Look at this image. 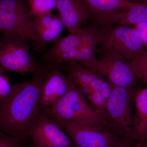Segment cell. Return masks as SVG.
Returning <instances> with one entry per match:
<instances>
[{
  "instance_id": "obj_1",
  "label": "cell",
  "mask_w": 147,
  "mask_h": 147,
  "mask_svg": "<svg viewBox=\"0 0 147 147\" xmlns=\"http://www.w3.org/2000/svg\"><path fill=\"white\" fill-rule=\"evenodd\" d=\"M55 64L42 63L28 81L12 85L9 94L0 101V130L25 143L41 111L40 91L47 74Z\"/></svg>"
},
{
  "instance_id": "obj_2",
  "label": "cell",
  "mask_w": 147,
  "mask_h": 147,
  "mask_svg": "<svg viewBox=\"0 0 147 147\" xmlns=\"http://www.w3.org/2000/svg\"><path fill=\"white\" fill-rule=\"evenodd\" d=\"M42 110L55 120L72 121L108 131L105 115L92 106L75 84L54 105Z\"/></svg>"
},
{
  "instance_id": "obj_3",
  "label": "cell",
  "mask_w": 147,
  "mask_h": 147,
  "mask_svg": "<svg viewBox=\"0 0 147 147\" xmlns=\"http://www.w3.org/2000/svg\"><path fill=\"white\" fill-rule=\"evenodd\" d=\"M139 88L113 86L105 106L108 131L119 137L132 138L134 97Z\"/></svg>"
},
{
  "instance_id": "obj_4",
  "label": "cell",
  "mask_w": 147,
  "mask_h": 147,
  "mask_svg": "<svg viewBox=\"0 0 147 147\" xmlns=\"http://www.w3.org/2000/svg\"><path fill=\"white\" fill-rule=\"evenodd\" d=\"M64 69L92 106L105 115L113 85L104 76L74 61L65 64Z\"/></svg>"
},
{
  "instance_id": "obj_5",
  "label": "cell",
  "mask_w": 147,
  "mask_h": 147,
  "mask_svg": "<svg viewBox=\"0 0 147 147\" xmlns=\"http://www.w3.org/2000/svg\"><path fill=\"white\" fill-rule=\"evenodd\" d=\"M99 50L131 61L147 47L134 27L107 23L99 25Z\"/></svg>"
},
{
  "instance_id": "obj_6",
  "label": "cell",
  "mask_w": 147,
  "mask_h": 147,
  "mask_svg": "<svg viewBox=\"0 0 147 147\" xmlns=\"http://www.w3.org/2000/svg\"><path fill=\"white\" fill-rule=\"evenodd\" d=\"M29 41L16 33L2 32L0 37V66L9 71L24 75L35 72L41 64L32 57Z\"/></svg>"
},
{
  "instance_id": "obj_7",
  "label": "cell",
  "mask_w": 147,
  "mask_h": 147,
  "mask_svg": "<svg viewBox=\"0 0 147 147\" xmlns=\"http://www.w3.org/2000/svg\"><path fill=\"white\" fill-rule=\"evenodd\" d=\"M26 0H0V31L16 33L29 41L45 47L33 26Z\"/></svg>"
},
{
  "instance_id": "obj_8",
  "label": "cell",
  "mask_w": 147,
  "mask_h": 147,
  "mask_svg": "<svg viewBox=\"0 0 147 147\" xmlns=\"http://www.w3.org/2000/svg\"><path fill=\"white\" fill-rule=\"evenodd\" d=\"M97 54L98 58L88 69L105 77L113 86L138 88L130 61L116 54L103 52L98 48Z\"/></svg>"
},
{
  "instance_id": "obj_9",
  "label": "cell",
  "mask_w": 147,
  "mask_h": 147,
  "mask_svg": "<svg viewBox=\"0 0 147 147\" xmlns=\"http://www.w3.org/2000/svg\"><path fill=\"white\" fill-rule=\"evenodd\" d=\"M54 120L67 134L75 147H117L121 140V137L99 127L72 121Z\"/></svg>"
},
{
  "instance_id": "obj_10",
  "label": "cell",
  "mask_w": 147,
  "mask_h": 147,
  "mask_svg": "<svg viewBox=\"0 0 147 147\" xmlns=\"http://www.w3.org/2000/svg\"><path fill=\"white\" fill-rule=\"evenodd\" d=\"M34 147H75L62 128L41 110L30 133Z\"/></svg>"
},
{
  "instance_id": "obj_11",
  "label": "cell",
  "mask_w": 147,
  "mask_h": 147,
  "mask_svg": "<svg viewBox=\"0 0 147 147\" xmlns=\"http://www.w3.org/2000/svg\"><path fill=\"white\" fill-rule=\"evenodd\" d=\"M83 34L81 29L75 34L58 40L40 58L42 63L59 65L76 61L79 49L86 42Z\"/></svg>"
},
{
  "instance_id": "obj_12",
  "label": "cell",
  "mask_w": 147,
  "mask_h": 147,
  "mask_svg": "<svg viewBox=\"0 0 147 147\" xmlns=\"http://www.w3.org/2000/svg\"><path fill=\"white\" fill-rule=\"evenodd\" d=\"M75 85L69 76H66L58 67H55L45 76L40 91V105L45 110L54 105Z\"/></svg>"
},
{
  "instance_id": "obj_13",
  "label": "cell",
  "mask_w": 147,
  "mask_h": 147,
  "mask_svg": "<svg viewBox=\"0 0 147 147\" xmlns=\"http://www.w3.org/2000/svg\"><path fill=\"white\" fill-rule=\"evenodd\" d=\"M56 9L65 28L70 34H75L92 20L88 9L80 0H57Z\"/></svg>"
},
{
  "instance_id": "obj_14",
  "label": "cell",
  "mask_w": 147,
  "mask_h": 147,
  "mask_svg": "<svg viewBox=\"0 0 147 147\" xmlns=\"http://www.w3.org/2000/svg\"><path fill=\"white\" fill-rule=\"evenodd\" d=\"M88 9L94 23L98 25L112 23L121 10L130 8L136 2L128 0H80Z\"/></svg>"
},
{
  "instance_id": "obj_15",
  "label": "cell",
  "mask_w": 147,
  "mask_h": 147,
  "mask_svg": "<svg viewBox=\"0 0 147 147\" xmlns=\"http://www.w3.org/2000/svg\"><path fill=\"white\" fill-rule=\"evenodd\" d=\"M132 136L140 143L147 140V86L138 89L134 94Z\"/></svg>"
},
{
  "instance_id": "obj_16",
  "label": "cell",
  "mask_w": 147,
  "mask_h": 147,
  "mask_svg": "<svg viewBox=\"0 0 147 147\" xmlns=\"http://www.w3.org/2000/svg\"><path fill=\"white\" fill-rule=\"evenodd\" d=\"M147 23V4L137 2L130 8L121 10L113 18L112 23L131 26Z\"/></svg>"
},
{
  "instance_id": "obj_17",
  "label": "cell",
  "mask_w": 147,
  "mask_h": 147,
  "mask_svg": "<svg viewBox=\"0 0 147 147\" xmlns=\"http://www.w3.org/2000/svg\"><path fill=\"white\" fill-rule=\"evenodd\" d=\"M130 64L137 82L147 86V48L137 54L130 61Z\"/></svg>"
},
{
  "instance_id": "obj_18",
  "label": "cell",
  "mask_w": 147,
  "mask_h": 147,
  "mask_svg": "<svg viewBox=\"0 0 147 147\" xmlns=\"http://www.w3.org/2000/svg\"><path fill=\"white\" fill-rule=\"evenodd\" d=\"M64 26L59 16H56L47 28L38 34L40 39L45 47L47 44L57 41L62 33Z\"/></svg>"
},
{
  "instance_id": "obj_19",
  "label": "cell",
  "mask_w": 147,
  "mask_h": 147,
  "mask_svg": "<svg viewBox=\"0 0 147 147\" xmlns=\"http://www.w3.org/2000/svg\"><path fill=\"white\" fill-rule=\"evenodd\" d=\"M28 5L31 16L35 17L56 9L57 0H28Z\"/></svg>"
},
{
  "instance_id": "obj_20",
  "label": "cell",
  "mask_w": 147,
  "mask_h": 147,
  "mask_svg": "<svg viewBox=\"0 0 147 147\" xmlns=\"http://www.w3.org/2000/svg\"><path fill=\"white\" fill-rule=\"evenodd\" d=\"M56 16L52 12H49L34 17L32 20L33 26L38 36L40 32L50 26Z\"/></svg>"
},
{
  "instance_id": "obj_21",
  "label": "cell",
  "mask_w": 147,
  "mask_h": 147,
  "mask_svg": "<svg viewBox=\"0 0 147 147\" xmlns=\"http://www.w3.org/2000/svg\"><path fill=\"white\" fill-rule=\"evenodd\" d=\"M11 86L8 77L0 74V101L9 94Z\"/></svg>"
},
{
  "instance_id": "obj_22",
  "label": "cell",
  "mask_w": 147,
  "mask_h": 147,
  "mask_svg": "<svg viewBox=\"0 0 147 147\" xmlns=\"http://www.w3.org/2000/svg\"><path fill=\"white\" fill-rule=\"evenodd\" d=\"M19 142L15 138L0 130V147H15Z\"/></svg>"
},
{
  "instance_id": "obj_23",
  "label": "cell",
  "mask_w": 147,
  "mask_h": 147,
  "mask_svg": "<svg viewBox=\"0 0 147 147\" xmlns=\"http://www.w3.org/2000/svg\"><path fill=\"white\" fill-rule=\"evenodd\" d=\"M134 26L139 38L147 48V23H141Z\"/></svg>"
},
{
  "instance_id": "obj_24",
  "label": "cell",
  "mask_w": 147,
  "mask_h": 147,
  "mask_svg": "<svg viewBox=\"0 0 147 147\" xmlns=\"http://www.w3.org/2000/svg\"><path fill=\"white\" fill-rule=\"evenodd\" d=\"M117 147H142V143L137 142L132 138L121 137Z\"/></svg>"
},
{
  "instance_id": "obj_25",
  "label": "cell",
  "mask_w": 147,
  "mask_h": 147,
  "mask_svg": "<svg viewBox=\"0 0 147 147\" xmlns=\"http://www.w3.org/2000/svg\"><path fill=\"white\" fill-rule=\"evenodd\" d=\"M7 72H8L7 70L0 66V74H3L4 73Z\"/></svg>"
},
{
  "instance_id": "obj_26",
  "label": "cell",
  "mask_w": 147,
  "mask_h": 147,
  "mask_svg": "<svg viewBox=\"0 0 147 147\" xmlns=\"http://www.w3.org/2000/svg\"><path fill=\"white\" fill-rule=\"evenodd\" d=\"M24 143H22V142H19L18 144H17L16 145V146L15 147H27L23 145L24 144ZM32 147H33V146Z\"/></svg>"
},
{
  "instance_id": "obj_27",
  "label": "cell",
  "mask_w": 147,
  "mask_h": 147,
  "mask_svg": "<svg viewBox=\"0 0 147 147\" xmlns=\"http://www.w3.org/2000/svg\"><path fill=\"white\" fill-rule=\"evenodd\" d=\"M142 147H147V142L144 143H142Z\"/></svg>"
},
{
  "instance_id": "obj_28",
  "label": "cell",
  "mask_w": 147,
  "mask_h": 147,
  "mask_svg": "<svg viewBox=\"0 0 147 147\" xmlns=\"http://www.w3.org/2000/svg\"><path fill=\"white\" fill-rule=\"evenodd\" d=\"M145 3L147 4V0H144Z\"/></svg>"
},
{
  "instance_id": "obj_29",
  "label": "cell",
  "mask_w": 147,
  "mask_h": 147,
  "mask_svg": "<svg viewBox=\"0 0 147 147\" xmlns=\"http://www.w3.org/2000/svg\"><path fill=\"white\" fill-rule=\"evenodd\" d=\"M33 147H34V146H33Z\"/></svg>"
},
{
  "instance_id": "obj_30",
  "label": "cell",
  "mask_w": 147,
  "mask_h": 147,
  "mask_svg": "<svg viewBox=\"0 0 147 147\" xmlns=\"http://www.w3.org/2000/svg\"></svg>"
},
{
  "instance_id": "obj_31",
  "label": "cell",
  "mask_w": 147,
  "mask_h": 147,
  "mask_svg": "<svg viewBox=\"0 0 147 147\" xmlns=\"http://www.w3.org/2000/svg\"></svg>"
}]
</instances>
